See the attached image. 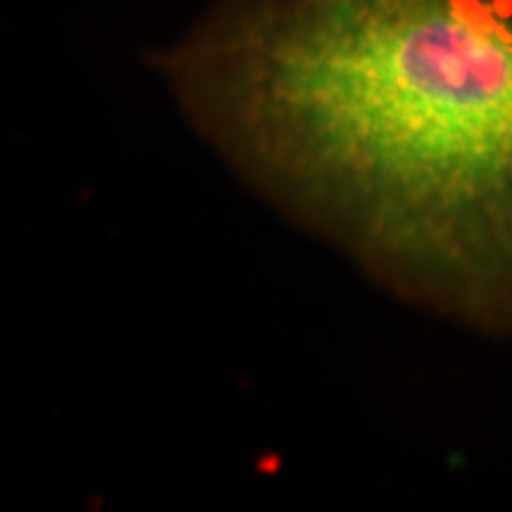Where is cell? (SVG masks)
<instances>
[{"instance_id": "cell-1", "label": "cell", "mask_w": 512, "mask_h": 512, "mask_svg": "<svg viewBox=\"0 0 512 512\" xmlns=\"http://www.w3.org/2000/svg\"><path fill=\"white\" fill-rule=\"evenodd\" d=\"M147 64L287 219L512 335V0H214Z\"/></svg>"}]
</instances>
